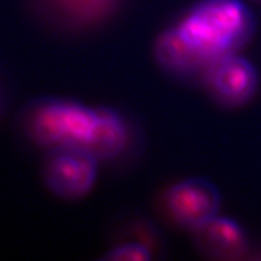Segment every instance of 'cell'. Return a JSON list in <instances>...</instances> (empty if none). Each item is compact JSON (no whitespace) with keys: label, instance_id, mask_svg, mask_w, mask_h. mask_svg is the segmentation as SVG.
Instances as JSON below:
<instances>
[{"label":"cell","instance_id":"cell-1","mask_svg":"<svg viewBox=\"0 0 261 261\" xmlns=\"http://www.w3.org/2000/svg\"><path fill=\"white\" fill-rule=\"evenodd\" d=\"M172 28L210 65L249 41L255 19L241 0H200Z\"/></svg>","mask_w":261,"mask_h":261},{"label":"cell","instance_id":"cell-2","mask_svg":"<svg viewBox=\"0 0 261 261\" xmlns=\"http://www.w3.org/2000/svg\"><path fill=\"white\" fill-rule=\"evenodd\" d=\"M98 118L97 107L69 98L47 97L29 103L21 114V128L32 143L48 150H86Z\"/></svg>","mask_w":261,"mask_h":261},{"label":"cell","instance_id":"cell-3","mask_svg":"<svg viewBox=\"0 0 261 261\" xmlns=\"http://www.w3.org/2000/svg\"><path fill=\"white\" fill-rule=\"evenodd\" d=\"M99 163L90 152L81 147L49 150L42 167L44 185L59 199H83L96 185Z\"/></svg>","mask_w":261,"mask_h":261},{"label":"cell","instance_id":"cell-4","mask_svg":"<svg viewBox=\"0 0 261 261\" xmlns=\"http://www.w3.org/2000/svg\"><path fill=\"white\" fill-rule=\"evenodd\" d=\"M173 223L190 231L219 215L221 195L204 178H187L170 187L164 198Z\"/></svg>","mask_w":261,"mask_h":261},{"label":"cell","instance_id":"cell-5","mask_svg":"<svg viewBox=\"0 0 261 261\" xmlns=\"http://www.w3.org/2000/svg\"><path fill=\"white\" fill-rule=\"evenodd\" d=\"M204 75L211 95L219 103L230 108L248 103L258 86L254 66L236 53L215 60L206 69Z\"/></svg>","mask_w":261,"mask_h":261},{"label":"cell","instance_id":"cell-6","mask_svg":"<svg viewBox=\"0 0 261 261\" xmlns=\"http://www.w3.org/2000/svg\"><path fill=\"white\" fill-rule=\"evenodd\" d=\"M191 232L196 251L212 260H239L249 250L242 225L228 217L217 215Z\"/></svg>","mask_w":261,"mask_h":261},{"label":"cell","instance_id":"cell-7","mask_svg":"<svg viewBox=\"0 0 261 261\" xmlns=\"http://www.w3.org/2000/svg\"><path fill=\"white\" fill-rule=\"evenodd\" d=\"M34 11L57 28H94L108 19L118 0H29Z\"/></svg>","mask_w":261,"mask_h":261},{"label":"cell","instance_id":"cell-8","mask_svg":"<svg viewBox=\"0 0 261 261\" xmlns=\"http://www.w3.org/2000/svg\"><path fill=\"white\" fill-rule=\"evenodd\" d=\"M98 118L93 137L86 150L99 162L120 157L130 140V130L124 116L111 107H97Z\"/></svg>","mask_w":261,"mask_h":261},{"label":"cell","instance_id":"cell-9","mask_svg":"<svg viewBox=\"0 0 261 261\" xmlns=\"http://www.w3.org/2000/svg\"><path fill=\"white\" fill-rule=\"evenodd\" d=\"M153 55L157 64L173 75H192L206 71L209 67L187 46L173 28H168L159 35L154 43Z\"/></svg>","mask_w":261,"mask_h":261},{"label":"cell","instance_id":"cell-10","mask_svg":"<svg viewBox=\"0 0 261 261\" xmlns=\"http://www.w3.org/2000/svg\"><path fill=\"white\" fill-rule=\"evenodd\" d=\"M153 248L151 244L141 240H120L110 248L101 256L103 261H147L152 258Z\"/></svg>","mask_w":261,"mask_h":261},{"label":"cell","instance_id":"cell-11","mask_svg":"<svg viewBox=\"0 0 261 261\" xmlns=\"http://www.w3.org/2000/svg\"><path fill=\"white\" fill-rule=\"evenodd\" d=\"M9 105V91L7 84L0 76V121L5 115Z\"/></svg>","mask_w":261,"mask_h":261},{"label":"cell","instance_id":"cell-12","mask_svg":"<svg viewBox=\"0 0 261 261\" xmlns=\"http://www.w3.org/2000/svg\"><path fill=\"white\" fill-rule=\"evenodd\" d=\"M256 1H261V0H256Z\"/></svg>","mask_w":261,"mask_h":261}]
</instances>
